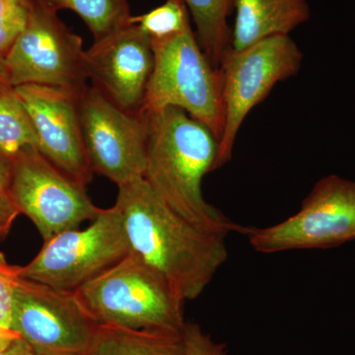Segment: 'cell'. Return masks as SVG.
Instances as JSON below:
<instances>
[{"label":"cell","instance_id":"6da1fadb","mask_svg":"<svg viewBox=\"0 0 355 355\" xmlns=\"http://www.w3.org/2000/svg\"><path fill=\"white\" fill-rule=\"evenodd\" d=\"M118 189L114 205L132 252L162 273L184 302L197 299L227 260L226 236L184 220L144 177Z\"/></svg>","mask_w":355,"mask_h":355},{"label":"cell","instance_id":"7a4b0ae2","mask_svg":"<svg viewBox=\"0 0 355 355\" xmlns=\"http://www.w3.org/2000/svg\"><path fill=\"white\" fill-rule=\"evenodd\" d=\"M147 125L144 178L163 200L184 220L227 236L246 233L203 197V178L216 170L219 142L209 128L183 110L165 108L144 114Z\"/></svg>","mask_w":355,"mask_h":355},{"label":"cell","instance_id":"3957f363","mask_svg":"<svg viewBox=\"0 0 355 355\" xmlns=\"http://www.w3.org/2000/svg\"><path fill=\"white\" fill-rule=\"evenodd\" d=\"M74 292L98 324L173 334L186 328L183 299L133 252Z\"/></svg>","mask_w":355,"mask_h":355},{"label":"cell","instance_id":"277c9868","mask_svg":"<svg viewBox=\"0 0 355 355\" xmlns=\"http://www.w3.org/2000/svg\"><path fill=\"white\" fill-rule=\"evenodd\" d=\"M154 67L140 114L183 110L220 139L223 130L221 76L205 55L191 27L150 42Z\"/></svg>","mask_w":355,"mask_h":355},{"label":"cell","instance_id":"5b68a950","mask_svg":"<svg viewBox=\"0 0 355 355\" xmlns=\"http://www.w3.org/2000/svg\"><path fill=\"white\" fill-rule=\"evenodd\" d=\"M303 55L289 35L261 40L242 50L229 48L219 64L223 103V130L216 169L232 158L236 139L250 112L277 83L296 76Z\"/></svg>","mask_w":355,"mask_h":355},{"label":"cell","instance_id":"8992f818","mask_svg":"<svg viewBox=\"0 0 355 355\" xmlns=\"http://www.w3.org/2000/svg\"><path fill=\"white\" fill-rule=\"evenodd\" d=\"M132 252L116 205L102 209L90 225L70 229L44 241L38 254L19 266L21 277L76 291Z\"/></svg>","mask_w":355,"mask_h":355},{"label":"cell","instance_id":"52a82bcc","mask_svg":"<svg viewBox=\"0 0 355 355\" xmlns=\"http://www.w3.org/2000/svg\"><path fill=\"white\" fill-rule=\"evenodd\" d=\"M4 62L12 87L38 84L80 93L88 86L83 38L40 0Z\"/></svg>","mask_w":355,"mask_h":355},{"label":"cell","instance_id":"ba28073f","mask_svg":"<svg viewBox=\"0 0 355 355\" xmlns=\"http://www.w3.org/2000/svg\"><path fill=\"white\" fill-rule=\"evenodd\" d=\"M250 244L263 254L327 249L355 239V183L336 175L320 180L301 209L266 228L247 227Z\"/></svg>","mask_w":355,"mask_h":355},{"label":"cell","instance_id":"9c48e42d","mask_svg":"<svg viewBox=\"0 0 355 355\" xmlns=\"http://www.w3.org/2000/svg\"><path fill=\"white\" fill-rule=\"evenodd\" d=\"M98 324L76 292L20 277L13 296L11 330L35 355H86Z\"/></svg>","mask_w":355,"mask_h":355},{"label":"cell","instance_id":"30bf717a","mask_svg":"<svg viewBox=\"0 0 355 355\" xmlns=\"http://www.w3.org/2000/svg\"><path fill=\"white\" fill-rule=\"evenodd\" d=\"M78 105L84 148L93 174L118 187L144 177L146 116L120 108L92 85L79 94Z\"/></svg>","mask_w":355,"mask_h":355},{"label":"cell","instance_id":"8fae6325","mask_svg":"<svg viewBox=\"0 0 355 355\" xmlns=\"http://www.w3.org/2000/svg\"><path fill=\"white\" fill-rule=\"evenodd\" d=\"M39 153L21 154L12 164L8 190L24 214L35 224L44 241L92 221L102 209L86 191Z\"/></svg>","mask_w":355,"mask_h":355},{"label":"cell","instance_id":"7c38bea8","mask_svg":"<svg viewBox=\"0 0 355 355\" xmlns=\"http://www.w3.org/2000/svg\"><path fill=\"white\" fill-rule=\"evenodd\" d=\"M14 89L31 121L39 153L77 183L87 187L93 172L81 132V92L38 84Z\"/></svg>","mask_w":355,"mask_h":355},{"label":"cell","instance_id":"4fadbf2b","mask_svg":"<svg viewBox=\"0 0 355 355\" xmlns=\"http://www.w3.org/2000/svg\"><path fill=\"white\" fill-rule=\"evenodd\" d=\"M85 58L91 85L120 108L140 114L154 53L150 40L139 26L130 22L96 40Z\"/></svg>","mask_w":355,"mask_h":355},{"label":"cell","instance_id":"5bb4252c","mask_svg":"<svg viewBox=\"0 0 355 355\" xmlns=\"http://www.w3.org/2000/svg\"><path fill=\"white\" fill-rule=\"evenodd\" d=\"M230 48L242 50L273 36L289 35L310 18L307 0H235Z\"/></svg>","mask_w":355,"mask_h":355},{"label":"cell","instance_id":"9a60e30c","mask_svg":"<svg viewBox=\"0 0 355 355\" xmlns=\"http://www.w3.org/2000/svg\"><path fill=\"white\" fill-rule=\"evenodd\" d=\"M86 355H188L183 334L98 324Z\"/></svg>","mask_w":355,"mask_h":355},{"label":"cell","instance_id":"2e32d148","mask_svg":"<svg viewBox=\"0 0 355 355\" xmlns=\"http://www.w3.org/2000/svg\"><path fill=\"white\" fill-rule=\"evenodd\" d=\"M196 26L200 48L216 69L224 53L230 48L228 18L234 11L235 0H184Z\"/></svg>","mask_w":355,"mask_h":355},{"label":"cell","instance_id":"e0dca14e","mask_svg":"<svg viewBox=\"0 0 355 355\" xmlns=\"http://www.w3.org/2000/svg\"><path fill=\"white\" fill-rule=\"evenodd\" d=\"M31 150H38V142L29 116L15 89L0 81V155L13 162Z\"/></svg>","mask_w":355,"mask_h":355},{"label":"cell","instance_id":"ac0fdd59","mask_svg":"<svg viewBox=\"0 0 355 355\" xmlns=\"http://www.w3.org/2000/svg\"><path fill=\"white\" fill-rule=\"evenodd\" d=\"M51 10L73 11L89 31L94 41L111 34L130 23L132 16L127 0H40Z\"/></svg>","mask_w":355,"mask_h":355},{"label":"cell","instance_id":"d6986e66","mask_svg":"<svg viewBox=\"0 0 355 355\" xmlns=\"http://www.w3.org/2000/svg\"><path fill=\"white\" fill-rule=\"evenodd\" d=\"M150 42L163 41L191 27V14L184 0H166L164 3L141 15L130 16Z\"/></svg>","mask_w":355,"mask_h":355},{"label":"cell","instance_id":"ffe728a7","mask_svg":"<svg viewBox=\"0 0 355 355\" xmlns=\"http://www.w3.org/2000/svg\"><path fill=\"white\" fill-rule=\"evenodd\" d=\"M34 0H0V58L6 57L31 18Z\"/></svg>","mask_w":355,"mask_h":355},{"label":"cell","instance_id":"44dd1931","mask_svg":"<svg viewBox=\"0 0 355 355\" xmlns=\"http://www.w3.org/2000/svg\"><path fill=\"white\" fill-rule=\"evenodd\" d=\"M19 279V266L10 265L0 253V326L6 330H11L13 296Z\"/></svg>","mask_w":355,"mask_h":355},{"label":"cell","instance_id":"7402d4cb","mask_svg":"<svg viewBox=\"0 0 355 355\" xmlns=\"http://www.w3.org/2000/svg\"><path fill=\"white\" fill-rule=\"evenodd\" d=\"M184 338L188 355H226L227 352L224 343L214 342L198 324L187 323Z\"/></svg>","mask_w":355,"mask_h":355},{"label":"cell","instance_id":"603a6c76","mask_svg":"<svg viewBox=\"0 0 355 355\" xmlns=\"http://www.w3.org/2000/svg\"><path fill=\"white\" fill-rule=\"evenodd\" d=\"M21 212L9 190L0 191V238L8 234Z\"/></svg>","mask_w":355,"mask_h":355},{"label":"cell","instance_id":"cb8c5ba5","mask_svg":"<svg viewBox=\"0 0 355 355\" xmlns=\"http://www.w3.org/2000/svg\"><path fill=\"white\" fill-rule=\"evenodd\" d=\"M13 162L0 155V191L8 190L12 174Z\"/></svg>","mask_w":355,"mask_h":355},{"label":"cell","instance_id":"d4e9b609","mask_svg":"<svg viewBox=\"0 0 355 355\" xmlns=\"http://www.w3.org/2000/svg\"><path fill=\"white\" fill-rule=\"evenodd\" d=\"M31 349L21 338L13 340L6 349L0 350V355H33Z\"/></svg>","mask_w":355,"mask_h":355},{"label":"cell","instance_id":"484cf974","mask_svg":"<svg viewBox=\"0 0 355 355\" xmlns=\"http://www.w3.org/2000/svg\"><path fill=\"white\" fill-rule=\"evenodd\" d=\"M18 338H20V336L15 331L6 330V329L0 326V350L6 349L13 340Z\"/></svg>","mask_w":355,"mask_h":355},{"label":"cell","instance_id":"4316f807","mask_svg":"<svg viewBox=\"0 0 355 355\" xmlns=\"http://www.w3.org/2000/svg\"><path fill=\"white\" fill-rule=\"evenodd\" d=\"M0 81L8 83V81H7L6 62H4V60L2 58H0Z\"/></svg>","mask_w":355,"mask_h":355},{"label":"cell","instance_id":"83f0119b","mask_svg":"<svg viewBox=\"0 0 355 355\" xmlns=\"http://www.w3.org/2000/svg\"><path fill=\"white\" fill-rule=\"evenodd\" d=\"M33 355H35V354H33Z\"/></svg>","mask_w":355,"mask_h":355}]
</instances>
